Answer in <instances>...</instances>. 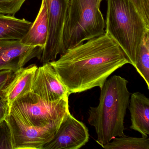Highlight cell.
I'll use <instances>...</instances> for the list:
<instances>
[{"label":"cell","instance_id":"3","mask_svg":"<svg viewBox=\"0 0 149 149\" xmlns=\"http://www.w3.org/2000/svg\"><path fill=\"white\" fill-rule=\"evenodd\" d=\"M105 33L135 65L141 41L149 28L130 0H107Z\"/></svg>","mask_w":149,"mask_h":149},{"label":"cell","instance_id":"21","mask_svg":"<svg viewBox=\"0 0 149 149\" xmlns=\"http://www.w3.org/2000/svg\"><path fill=\"white\" fill-rule=\"evenodd\" d=\"M10 107L6 100L0 99V123L4 121L9 113Z\"/></svg>","mask_w":149,"mask_h":149},{"label":"cell","instance_id":"12","mask_svg":"<svg viewBox=\"0 0 149 149\" xmlns=\"http://www.w3.org/2000/svg\"><path fill=\"white\" fill-rule=\"evenodd\" d=\"M131 125L130 128L143 137L149 134V99L143 94L134 92L131 95L128 106Z\"/></svg>","mask_w":149,"mask_h":149},{"label":"cell","instance_id":"15","mask_svg":"<svg viewBox=\"0 0 149 149\" xmlns=\"http://www.w3.org/2000/svg\"><path fill=\"white\" fill-rule=\"evenodd\" d=\"M134 67L149 89V30L146 32L141 41Z\"/></svg>","mask_w":149,"mask_h":149},{"label":"cell","instance_id":"9","mask_svg":"<svg viewBox=\"0 0 149 149\" xmlns=\"http://www.w3.org/2000/svg\"><path fill=\"white\" fill-rule=\"evenodd\" d=\"M42 51V48L27 46L20 40H0V70L15 73L32 59L40 60Z\"/></svg>","mask_w":149,"mask_h":149},{"label":"cell","instance_id":"18","mask_svg":"<svg viewBox=\"0 0 149 149\" xmlns=\"http://www.w3.org/2000/svg\"><path fill=\"white\" fill-rule=\"evenodd\" d=\"M26 0H0V14L15 15Z\"/></svg>","mask_w":149,"mask_h":149},{"label":"cell","instance_id":"19","mask_svg":"<svg viewBox=\"0 0 149 149\" xmlns=\"http://www.w3.org/2000/svg\"><path fill=\"white\" fill-rule=\"evenodd\" d=\"M149 28V0H130Z\"/></svg>","mask_w":149,"mask_h":149},{"label":"cell","instance_id":"7","mask_svg":"<svg viewBox=\"0 0 149 149\" xmlns=\"http://www.w3.org/2000/svg\"><path fill=\"white\" fill-rule=\"evenodd\" d=\"M5 119L11 129L14 149H43L59 127L54 125L44 127L31 125L11 113Z\"/></svg>","mask_w":149,"mask_h":149},{"label":"cell","instance_id":"8","mask_svg":"<svg viewBox=\"0 0 149 149\" xmlns=\"http://www.w3.org/2000/svg\"><path fill=\"white\" fill-rule=\"evenodd\" d=\"M89 139L88 130L70 112L64 118L56 133L43 149H79Z\"/></svg>","mask_w":149,"mask_h":149},{"label":"cell","instance_id":"11","mask_svg":"<svg viewBox=\"0 0 149 149\" xmlns=\"http://www.w3.org/2000/svg\"><path fill=\"white\" fill-rule=\"evenodd\" d=\"M37 68L36 64L22 68L15 73L12 80L1 91L0 96L8 102L10 108L16 100L32 92Z\"/></svg>","mask_w":149,"mask_h":149},{"label":"cell","instance_id":"4","mask_svg":"<svg viewBox=\"0 0 149 149\" xmlns=\"http://www.w3.org/2000/svg\"><path fill=\"white\" fill-rule=\"evenodd\" d=\"M103 1L70 0L63 34L65 52L105 33V20L100 10Z\"/></svg>","mask_w":149,"mask_h":149},{"label":"cell","instance_id":"6","mask_svg":"<svg viewBox=\"0 0 149 149\" xmlns=\"http://www.w3.org/2000/svg\"><path fill=\"white\" fill-rule=\"evenodd\" d=\"M70 0H46L48 15L47 39L43 49L41 62L55 61L65 53L63 34Z\"/></svg>","mask_w":149,"mask_h":149},{"label":"cell","instance_id":"13","mask_svg":"<svg viewBox=\"0 0 149 149\" xmlns=\"http://www.w3.org/2000/svg\"><path fill=\"white\" fill-rule=\"evenodd\" d=\"M49 31L48 15L46 0H42L40 11L26 34L20 40L25 45L44 48Z\"/></svg>","mask_w":149,"mask_h":149},{"label":"cell","instance_id":"14","mask_svg":"<svg viewBox=\"0 0 149 149\" xmlns=\"http://www.w3.org/2000/svg\"><path fill=\"white\" fill-rule=\"evenodd\" d=\"M32 24L33 22L25 19L0 14V40H21Z\"/></svg>","mask_w":149,"mask_h":149},{"label":"cell","instance_id":"16","mask_svg":"<svg viewBox=\"0 0 149 149\" xmlns=\"http://www.w3.org/2000/svg\"><path fill=\"white\" fill-rule=\"evenodd\" d=\"M105 149H149L148 137H117L102 146Z\"/></svg>","mask_w":149,"mask_h":149},{"label":"cell","instance_id":"20","mask_svg":"<svg viewBox=\"0 0 149 149\" xmlns=\"http://www.w3.org/2000/svg\"><path fill=\"white\" fill-rule=\"evenodd\" d=\"M15 72L11 70H0V93L14 76ZM1 97L0 96V99Z\"/></svg>","mask_w":149,"mask_h":149},{"label":"cell","instance_id":"10","mask_svg":"<svg viewBox=\"0 0 149 149\" xmlns=\"http://www.w3.org/2000/svg\"><path fill=\"white\" fill-rule=\"evenodd\" d=\"M32 92L49 102L69 97L70 94L49 63L37 68Z\"/></svg>","mask_w":149,"mask_h":149},{"label":"cell","instance_id":"1","mask_svg":"<svg viewBox=\"0 0 149 149\" xmlns=\"http://www.w3.org/2000/svg\"><path fill=\"white\" fill-rule=\"evenodd\" d=\"M70 95L101 88L113 72L130 61L106 33L68 49L49 62Z\"/></svg>","mask_w":149,"mask_h":149},{"label":"cell","instance_id":"5","mask_svg":"<svg viewBox=\"0 0 149 149\" xmlns=\"http://www.w3.org/2000/svg\"><path fill=\"white\" fill-rule=\"evenodd\" d=\"M68 98L49 102L33 92H29L13 103L9 113L31 125L60 126L70 113Z\"/></svg>","mask_w":149,"mask_h":149},{"label":"cell","instance_id":"2","mask_svg":"<svg viewBox=\"0 0 149 149\" xmlns=\"http://www.w3.org/2000/svg\"><path fill=\"white\" fill-rule=\"evenodd\" d=\"M128 83L120 76L107 79L100 88L98 105L90 107L88 122L95 127L96 142L102 147L115 138L125 136L124 119L130 96Z\"/></svg>","mask_w":149,"mask_h":149},{"label":"cell","instance_id":"17","mask_svg":"<svg viewBox=\"0 0 149 149\" xmlns=\"http://www.w3.org/2000/svg\"><path fill=\"white\" fill-rule=\"evenodd\" d=\"M0 149H14L11 129L6 119L0 123Z\"/></svg>","mask_w":149,"mask_h":149}]
</instances>
